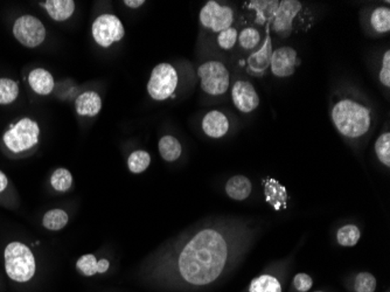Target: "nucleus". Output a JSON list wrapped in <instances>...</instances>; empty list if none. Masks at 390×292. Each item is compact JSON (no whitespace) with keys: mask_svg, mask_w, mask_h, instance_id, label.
Wrapping results in <instances>:
<instances>
[{"mask_svg":"<svg viewBox=\"0 0 390 292\" xmlns=\"http://www.w3.org/2000/svg\"><path fill=\"white\" fill-rule=\"evenodd\" d=\"M252 183L250 180L245 176H235L228 180V183L225 185V192L232 199L245 200L250 196L252 193Z\"/></svg>","mask_w":390,"mask_h":292,"instance_id":"412c9836","label":"nucleus"},{"mask_svg":"<svg viewBox=\"0 0 390 292\" xmlns=\"http://www.w3.org/2000/svg\"><path fill=\"white\" fill-rule=\"evenodd\" d=\"M41 128L30 117H20L7 125L0 137V151L9 159H25L38 152Z\"/></svg>","mask_w":390,"mask_h":292,"instance_id":"f03ea898","label":"nucleus"},{"mask_svg":"<svg viewBox=\"0 0 390 292\" xmlns=\"http://www.w3.org/2000/svg\"><path fill=\"white\" fill-rule=\"evenodd\" d=\"M332 120L339 133L348 138L364 136L371 128V113L352 100H341L332 109Z\"/></svg>","mask_w":390,"mask_h":292,"instance_id":"7ed1b4c3","label":"nucleus"},{"mask_svg":"<svg viewBox=\"0 0 390 292\" xmlns=\"http://www.w3.org/2000/svg\"><path fill=\"white\" fill-rule=\"evenodd\" d=\"M294 286L296 289L299 290L301 292L308 291L311 289L312 279L306 274H298L294 277Z\"/></svg>","mask_w":390,"mask_h":292,"instance_id":"c9c22d12","label":"nucleus"},{"mask_svg":"<svg viewBox=\"0 0 390 292\" xmlns=\"http://www.w3.org/2000/svg\"><path fill=\"white\" fill-rule=\"evenodd\" d=\"M5 271L17 283L30 282L37 271L35 256L30 247L19 241L10 242L4 250Z\"/></svg>","mask_w":390,"mask_h":292,"instance_id":"20e7f679","label":"nucleus"},{"mask_svg":"<svg viewBox=\"0 0 390 292\" xmlns=\"http://www.w3.org/2000/svg\"><path fill=\"white\" fill-rule=\"evenodd\" d=\"M77 268L82 275L94 276L97 274V259L93 254L82 255L77 259Z\"/></svg>","mask_w":390,"mask_h":292,"instance_id":"2f4dec72","label":"nucleus"},{"mask_svg":"<svg viewBox=\"0 0 390 292\" xmlns=\"http://www.w3.org/2000/svg\"><path fill=\"white\" fill-rule=\"evenodd\" d=\"M247 6L256 11V23L258 25H267L272 23L274 13L279 6L277 0H254L247 3Z\"/></svg>","mask_w":390,"mask_h":292,"instance_id":"a211bd4d","label":"nucleus"},{"mask_svg":"<svg viewBox=\"0 0 390 292\" xmlns=\"http://www.w3.org/2000/svg\"><path fill=\"white\" fill-rule=\"evenodd\" d=\"M20 84L11 77H0V106H11L19 99Z\"/></svg>","mask_w":390,"mask_h":292,"instance_id":"5701e85b","label":"nucleus"},{"mask_svg":"<svg viewBox=\"0 0 390 292\" xmlns=\"http://www.w3.org/2000/svg\"><path fill=\"white\" fill-rule=\"evenodd\" d=\"M91 35L99 47L109 48L113 43L123 40L126 28L122 21L115 14H101L91 25Z\"/></svg>","mask_w":390,"mask_h":292,"instance_id":"6e6552de","label":"nucleus"},{"mask_svg":"<svg viewBox=\"0 0 390 292\" xmlns=\"http://www.w3.org/2000/svg\"><path fill=\"white\" fill-rule=\"evenodd\" d=\"M265 27H267V35H265L264 43L257 52H255L248 57L249 73L256 74V75L264 74L265 70L268 69L272 62V52H274L272 37H270V23H267Z\"/></svg>","mask_w":390,"mask_h":292,"instance_id":"ddd939ff","label":"nucleus"},{"mask_svg":"<svg viewBox=\"0 0 390 292\" xmlns=\"http://www.w3.org/2000/svg\"><path fill=\"white\" fill-rule=\"evenodd\" d=\"M297 64H299L297 52L291 47H281L272 52L270 66L274 77H291L296 72Z\"/></svg>","mask_w":390,"mask_h":292,"instance_id":"f8f14e48","label":"nucleus"},{"mask_svg":"<svg viewBox=\"0 0 390 292\" xmlns=\"http://www.w3.org/2000/svg\"><path fill=\"white\" fill-rule=\"evenodd\" d=\"M201 89L212 96H220L229 88L230 77L227 67L220 61H207L198 68Z\"/></svg>","mask_w":390,"mask_h":292,"instance_id":"0eeeda50","label":"nucleus"},{"mask_svg":"<svg viewBox=\"0 0 390 292\" xmlns=\"http://www.w3.org/2000/svg\"><path fill=\"white\" fill-rule=\"evenodd\" d=\"M27 84L30 90L39 96H50L55 90V80L50 70L37 67L30 70L27 75Z\"/></svg>","mask_w":390,"mask_h":292,"instance_id":"4468645a","label":"nucleus"},{"mask_svg":"<svg viewBox=\"0 0 390 292\" xmlns=\"http://www.w3.org/2000/svg\"><path fill=\"white\" fill-rule=\"evenodd\" d=\"M238 33L236 28L229 27L227 30H222L218 35V46L222 50H229L234 48L235 43H238Z\"/></svg>","mask_w":390,"mask_h":292,"instance_id":"473e14b6","label":"nucleus"},{"mask_svg":"<svg viewBox=\"0 0 390 292\" xmlns=\"http://www.w3.org/2000/svg\"><path fill=\"white\" fill-rule=\"evenodd\" d=\"M69 216L61 208L50 209L43 218V226L50 232H59L68 225Z\"/></svg>","mask_w":390,"mask_h":292,"instance_id":"b1692460","label":"nucleus"},{"mask_svg":"<svg viewBox=\"0 0 390 292\" xmlns=\"http://www.w3.org/2000/svg\"><path fill=\"white\" fill-rule=\"evenodd\" d=\"M377 156L381 163L390 167V135L388 133L381 135L375 143Z\"/></svg>","mask_w":390,"mask_h":292,"instance_id":"7c9ffc66","label":"nucleus"},{"mask_svg":"<svg viewBox=\"0 0 390 292\" xmlns=\"http://www.w3.org/2000/svg\"><path fill=\"white\" fill-rule=\"evenodd\" d=\"M19 194L13 183L0 169V206L7 209H17L20 203Z\"/></svg>","mask_w":390,"mask_h":292,"instance_id":"6ab92c4d","label":"nucleus"},{"mask_svg":"<svg viewBox=\"0 0 390 292\" xmlns=\"http://www.w3.org/2000/svg\"><path fill=\"white\" fill-rule=\"evenodd\" d=\"M200 23L208 30L220 33L232 27L234 11L229 6H222L218 1H207L200 11Z\"/></svg>","mask_w":390,"mask_h":292,"instance_id":"1a4fd4ad","label":"nucleus"},{"mask_svg":"<svg viewBox=\"0 0 390 292\" xmlns=\"http://www.w3.org/2000/svg\"><path fill=\"white\" fill-rule=\"evenodd\" d=\"M102 97L95 90H86L75 100V109L79 116L96 117L102 110Z\"/></svg>","mask_w":390,"mask_h":292,"instance_id":"2eb2a0df","label":"nucleus"},{"mask_svg":"<svg viewBox=\"0 0 390 292\" xmlns=\"http://www.w3.org/2000/svg\"><path fill=\"white\" fill-rule=\"evenodd\" d=\"M12 34L21 46L32 50L45 43L47 30L39 18L32 14H23L14 21Z\"/></svg>","mask_w":390,"mask_h":292,"instance_id":"423d86ee","label":"nucleus"},{"mask_svg":"<svg viewBox=\"0 0 390 292\" xmlns=\"http://www.w3.org/2000/svg\"><path fill=\"white\" fill-rule=\"evenodd\" d=\"M123 4L126 6L130 7V9H139V7H142L145 4V1L144 0H124Z\"/></svg>","mask_w":390,"mask_h":292,"instance_id":"4c0bfd02","label":"nucleus"},{"mask_svg":"<svg viewBox=\"0 0 390 292\" xmlns=\"http://www.w3.org/2000/svg\"><path fill=\"white\" fill-rule=\"evenodd\" d=\"M372 26L379 33H388L390 30L389 7H377L371 18Z\"/></svg>","mask_w":390,"mask_h":292,"instance_id":"bb28decb","label":"nucleus"},{"mask_svg":"<svg viewBox=\"0 0 390 292\" xmlns=\"http://www.w3.org/2000/svg\"><path fill=\"white\" fill-rule=\"evenodd\" d=\"M265 198L276 210L286 207V189L283 185L278 183L277 180L268 179L265 181Z\"/></svg>","mask_w":390,"mask_h":292,"instance_id":"aec40b11","label":"nucleus"},{"mask_svg":"<svg viewBox=\"0 0 390 292\" xmlns=\"http://www.w3.org/2000/svg\"><path fill=\"white\" fill-rule=\"evenodd\" d=\"M110 263L108 259H102L97 261V274H104L109 269Z\"/></svg>","mask_w":390,"mask_h":292,"instance_id":"e433bc0d","label":"nucleus"},{"mask_svg":"<svg viewBox=\"0 0 390 292\" xmlns=\"http://www.w3.org/2000/svg\"><path fill=\"white\" fill-rule=\"evenodd\" d=\"M50 185L57 192H68L73 186V176L69 169L63 167L55 169L50 176Z\"/></svg>","mask_w":390,"mask_h":292,"instance_id":"393cba45","label":"nucleus"},{"mask_svg":"<svg viewBox=\"0 0 390 292\" xmlns=\"http://www.w3.org/2000/svg\"><path fill=\"white\" fill-rule=\"evenodd\" d=\"M158 150L162 159L169 162V163L178 160L182 152V144L176 137L171 136V135L162 136L159 140Z\"/></svg>","mask_w":390,"mask_h":292,"instance_id":"4be33fe9","label":"nucleus"},{"mask_svg":"<svg viewBox=\"0 0 390 292\" xmlns=\"http://www.w3.org/2000/svg\"><path fill=\"white\" fill-rule=\"evenodd\" d=\"M227 257L228 246L223 235L213 228H205L180 248L177 270L186 283L206 286L221 275Z\"/></svg>","mask_w":390,"mask_h":292,"instance_id":"f257e3e1","label":"nucleus"},{"mask_svg":"<svg viewBox=\"0 0 390 292\" xmlns=\"http://www.w3.org/2000/svg\"><path fill=\"white\" fill-rule=\"evenodd\" d=\"M39 5L57 23L68 21L77 10V4L73 0H46L39 1Z\"/></svg>","mask_w":390,"mask_h":292,"instance_id":"dca6fc26","label":"nucleus"},{"mask_svg":"<svg viewBox=\"0 0 390 292\" xmlns=\"http://www.w3.org/2000/svg\"><path fill=\"white\" fill-rule=\"evenodd\" d=\"M233 103L241 113H252L257 109L260 104V96L248 81L235 82L232 89Z\"/></svg>","mask_w":390,"mask_h":292,"instance_id":"9b49d317","label":"nucleus"},{"mask_svg":"<svg viewBox=\"0 0 390 292\" xmlns=\"http://www.w3.org/2000/svg\"><path fill=\"white\" fill-rule=\"evenodd\" d=\"M301 3L297 0H283L279 1L274 19L270 27L274 33L282 38H286L291 34L292 23L294 18L301 12Z\"/></svg>","mask_w":390,"mask_h":292,"instance_id":"9d476101","label":"nucleus"},{"mask_svg":"<svg viewBox=\"0 0 390 292\" xmlns=\"http://www.w3.org/2000/svg\"><path fill=\"white\" fill-rule=\"evenodd\" d=\"M250 292H282V288L277 279L264 275L252 281Z\"/></svg>","mask_w":390,"mask_h":292,"instance_id":"cd10ccee","label":"nucleus"},{"mask_svg":"<svg viewBox=\"0 0 390 292\" xmlns=\"http://www.w3.org/2000/svg\"><path fill=\"white\" fill-rule=\"evenodd\" d=\"M179 84L178 72L171 63L162 62L152 69L149 82L147 93L155 101L169 100L176 93Z\"/></svg>","mask_w":390,"mask_h":292,"instance_id":"39448f33","label":"nucleus"},{"mask_svg":"<svg viewBox=\"0 0 390 292\" xmlns=\"http://www.w3.org/2000/svg\"><path fill=\"white\" fill-rule=\"evenodd\" d=\"M202 130L211 138H221L228 133L229 122L225 113L212 110L202 120Z\"/></svg>","mask_w":390,"mask_h":292,"instance_id":"f3484780","label":"nucleus"},{"mask_svg":"<svg viewBox=\"0 0 390 292\" xmlns=\"http://www.w3.org/2000/svg\"><path fill=\"white\" fill-rule=\"evenodd\" d=\"M338 242L340 243L341 246L353 247L357 245V241L360 240V230L357 226L348 225V226L342 227L338 232L337 235Z\"/></svg>","mask_w":390,"mask_h":292,"instance_id":"c756f323","label":"nucleus"},{"mask_svg":"<svg viewBox=\"0 0 390 292\" xmlns=\"http://www.w3.org/2000/svg\"><path fill=\"white\" fill-rule=\"evenodd\" d=\"M381 84L384 86H390V52L387 50L384 53V60H382V68L380 72Z\"/></svg>","mask_w":390,"mask_h":292,"instance_id":"f704fd0d","label":"nucleus"},{"mask_svg":"<svg viewBox=\"0 0 390 292\" xmlns=\"http://www.w3.org/2000/svg\"><path fill=\"white\" fill-rule=\"evenodd\" d=\"M151 164V156L149 152L143 151V150H138V151H133L128 158V167H129L130 172L135 173V174H139L143 173Z\"/></svg>","mask_w":390,"mask_h":292,"instance_id":"a878e982","label":"nucleus"},{"mask_svg":"<svg viewBox=\"0 0 390 292\" xmlns=\"http://www.w3.org/2000/svg\"><path fill=\"white\" fill-rule=\"evenodd\" d=\"M238 41L243 50H252L261 43V34L254 27H247L238 34Z\"/></svg>","mask_w":390,"mask_h":292,"instance_id":"c85d7f7f","label":"nucleus"},{"mask_svg":"<svg viewBox=\"0 0 390 292\" xmlns=\"http://www.w3.org/2000/svg\"><path fill=\"white\" fill-rule=\"evenodd\" d=\"M377 288V281L374 276L368 272H362L355 279V290L357 292H374Z\"/></svg>","mask_w":390,"mask_h":292,"instance_id":"72a5a7b5","label":"nucleus"}]
</instances>
